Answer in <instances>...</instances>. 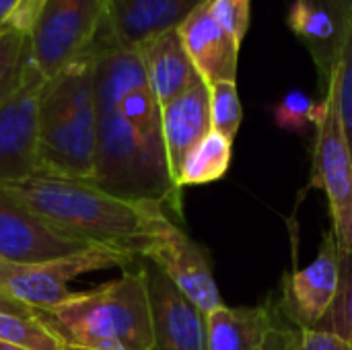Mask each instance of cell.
<instances>
[{"mask_svg": "<svg viewBox=\"0 0 352 350\" xmlns=\"http://www.w3.org/2000/svg\"><path fill=\"white\" fill-rule=\"evenodd\" d=\"M10 198L50 227L93 245L140 250L167 208L151 200H128L105 192L93 182L68 179L37 171L27 179L0 186Z\"/></svg>", "mask_w": 352, "mask_h": 350, "instance_id": "cell-1", "label": "cell"}, {"mask_svg": "<svg viewBox=\"0 0 352 350\" xmlns=\"http://www.w3.org/2000/svg\"><path fill=\"white\" fill-rule=\"evenodd\" d=\"M66 350H151L153 322L144 268H124L116 281L72 293L37 314Z\"/></svg>", "mask_w": 352, "mask_h": 350, "instance_id": "cell-2", "label": "cell"}, {"mask_svg": "<svg viewBox=\"0 0 352 350\" xmlns=\"http://www.w3.org/2000/svg\"><path fill=\"white\" fill-rule=\"evenodd\" d=\"M97 159V105L93 54L87 52L45 80L39 101L37 171L93 182Z\"/></svg>", "mask_w": 352, "mask_h": 350, "instance_id": "cell-3", "label": "cell"}, {"mask_svg": "<svg viewBox=\"0 0 352 350\" xmlns=\"http://www.w3.org/2000/svg\"><path fill=\"white\" fill-rule=\"evenodd\" d=\"M136 262H140L138 256L107 245H95L50 262H10L0 258V295L39 314L68 299L74 293L68 283L76 276L109 268L124 270Z\"/></svg>", "mask_w": 352, "mask_h": 350, "instance_id": "cell-4", "label": "cell"}, {"mask_svg": "<svg viewBox=\"0 0 352 350\" xmlns=\"http://www.w3.org/2000/svg\"><path fill=\"white\" fill-rule=\"evenodd\" d=\"M109 0H47L29 31V54L47 80L82 58L105 17Z\"/></svg>", "mask_w": 352, "mask_h": 350, "instance_id": "cell-5", "label": "cell"}, {"mask_svg": "<svg viewBox=\"0 0 352 350\" xmlns=\"http://www.w3.org/2000/svg\"><path fill=\"white\" fill-rule=\"evenodd\" d=\"M314 186L328 196L332 233L342 252H352V157L338 118L332 80L324 91L316 122Z\"/></svg>", "mask_w": 352, "mask_h": 350, "instance_id": "cell-6", "label": "cell"}, {"mask_svg": "<svg viewBox=\"0 0 352 350\" xmlns=\"http://www.w3.org/2000/svg\"><path fill=\"white\" fill-rule=\"evenodd\" d=\"M140 260L153 264L204 316L223 305L206 252L173 221L161 219L140 250Z\"/></svg>", "mask_w": 352, "mask_h": 350, "instance_id": "cell-7", "label": "cell"}, {"mask_svg": "<svg viewBox=\"0 0 352 350\" xmlns=\"http://www.w3.org/2000/svg\"><path fill=\"white\" fill-rule=\"evenodd\" d=\"M45 78L27 56L16 91L0 105V186L37 173L39 101Z\"/></svg>", "mask_w": 352, "mask_h": 350, "instance_id": "cell-8", "label": "cell"}, {"mask_svg": "<svg viewBox=\"0 0 352 350\" xmlns=\"http://www.w3.org/2000/svg\"><path fill=\"white\" fill-rule=\"evenodd\" d=\"M340 283V248L332 229L324 235L316 260L285 276L283 297L276 303L280 316L295 326L318 328L332 309Z\"/></svg>", "mask_w": 352, "mask_h": 350, "instance_id": "cell-9", "label": "cell"}, {"mask_svg": "<svg viewBox=\"0 0 352 350\" xmlns=\"http://www.w3.org/2000/svg\"><path fill=\"white\" fill-rule=\"evenodd\" d=\"M204 0H109L93 45L138 50L148 39L177 29Z\"/></svg>", "mask_w": 352, "mask_h": 350, "instance_id": "cell-10", "label": "cell"}, {"mask_svg": "<svg viewBox=\"0 0 352 350\" xmlns=\"http://www.w3.org/2000/svg\"><path fill=\"white\" fill-rule=\"evenodd\" d=\"M95 248L70 237L10 198L0 190V258L10 262H50Z\"/></svg>", "mask_w": 352, "mask_h": 350, "instance_id": "cell-11", "label": "cell"}, {"mask_svg": "<svg viewBox=\"0 0 352 350\" xmlns=\"http://www.w3.org/2000/svg\"><path fill=\"white\" fill-rule=\"evenodd\" d=\"M151 301V350H208L206 316L188 301L153 264H142Z\"/></svg>", "mask_w": 352, "mask_h": 350, "instance_id": "cell-12", "label": "cell"}, {"mask_svg": "<svg viewBox=\"0 0 352 350\" xmlns=\"http://www.w3.org/2000/svg\"><path fill=\"white\" fill-rule=\"evenodd\" d=\"M177 33L198 76L206 85L237 78L241 47L214 21L208 0L198 4L184 19V23L177 27Z\"/></svg>", "mask_w": 352, "mask_h": 350, "instance_id": "cell-13", "label": "cell"}, {"mask_svg": "<svg viewBox=\"0 0 352 350\" xmlns=\"http://www.w3.org/2000/svg\"><path fill=\"white\" fill-rule=\"evenodd\" d=\"M210 130V97L204 80L196 83L192 89L161 107L165 161L175 188L184 159Z\"/></svg>", "mask_w": 352, "mask_h": 350, "instance_id": "cell-14", "label": "cell"}, {"mask_svg": "<svg viewBox=\"0 0 352 350\" xmlns=\"http://www.w3.org/2000/svg\"><path fill=\"white\" fill-rule=\"evenodd\" d=\"M278 305L268 301L256 307H227L206 314L208 350H264L276 324Z\"/></svg>", "mask_w": 352, "mask_h": 350, "instance_id": "cell-15", "label": "cell"}, {"mask_svg": "<svg viewBox=\"0 0 352 350\" xmlns=\"http://www.w3.org/2000/svg\"><path fill=\"white\" fill-rule=\"evenodd\" d=\"M138 52L144 62L148 85L161 107L202 80L186 54L177 29L148 39Z\"/></svg>", "mask_w": 352, "mask_h": 350, "instance_id": "cell-16", "label": "cell"}, {"mask_svg": "<svg viewBox=\"0 0 352 350\" xmlns=\"http://www.w3.org/2000/svg\"><path fill=\"white\" fill-rule=\"evenodd\" d=\"M287 25L309 50L316 70H318L320 89L324 93L332 80L334 68L338 64L340 47L346 35L338 29L334 17L328 10L299 2V0L291 2Z\"/></svg>", "mask_w": 352, "mask_h": 350, "instance_id": "cell-17", "label": "cell"}, {"mask_svg": "<svg viewBox=\"0 0 352 350\" xmlns=\"http://www.w3.org/2000/svg\"><path fill=\"white\" fill-rule=\"evenodd\" d=\"M233 140L210 130L184 159L177 175V188L186 186H206L225 177L231 165Z\"/></svg>", "mask_w": 352, "mask_h": 350, "instance_id": "cell-18", "label": "cell"}, {"mask_svg": "<svg viewBox=\"0 0 352 350\" xmlns=\"http://www.w3.org/2000/svg\"><path fill=\"white\" fill-rule=\"evenodd\" d=\"M0 342L29 350H66L60 336L39 318L0 311Z\"/></svg>", "mask_w": 352, "mask_h": 350, "instance_id": "cell-19", "label": "cell"}, {"mask_svg": "<svg viewBox=\"0 0 352 350\" xmlns=\"http://www.w3.org/2000/svg\"><path fill=\"white\" fill-rule=\"evenodd\" d=\"M208 97H210V128L223 134L225 138L235 140L243 120V109H241L235 80H221L208 85Z\"/></svg>", "mask_w": 352, "mask_h": 350, "instance_id": "cell-20", "label": "cell"}, {"mask_svg": "<svg viewBox=\"0 0 352 350\" xmlns=\"http://www.w3.org/2000/svg\"><path fill=\"white\" fill-rule=\"evenodd\" d=\"M336 334L352 347V252L340 250V283L338 293L326 320L314 328Z\"/></svg>", "mask_w": 352, "mask_h": 350, "instance_id": "cell-21", "label": "cell"}, {"mask_svg": "<svg viewBox=\"0 0 352 350\" xmlns=\"http://www.w3.org/2000/svg\"><path fill=\"white\" fill-rule=\"evenodd\" d=\"M29 56V37L25 33L0 31V105L16 91Z\"/></svg>", "mask_w": 352, "mask_h": 350, "instance_id": "cell-22", "label": "cell"}, {"mask_svg": "<svg viewBox=\"0 0 352 350\" xmlns=\"http://www.w3.org/2000/svg\"><path fill=\"white\" fill-rule=\"evenodd\" d=\"M332 87H334V95H336L340 126H342L344 140L349 144L352 157V25L346 31V37L340 47L338 64L332 74Z\"/></svg>", "mask_w": 352, "mask_h": 350, "instance_id": "cell-23", "label": "cell"}, {"mask_svg": "<svg viewBox=\"0 0 352 350\" xmlns=\"http://www.w3.org/2000/svg\"><path fill=\"white\" fill-rule=\"evenodd\" d=\"M318 116H320V103H316L303 91H289L274 107L276 124L291 132H303L311 124L316 126Z\"/></svg>", "mask_w": 352, "mask_h": 350, "instance_id": "cell-24", "label": "cell"}, {"mask_svg": "<svg viewBox=\"0 0 352 350\" xmlns=\"http://www.w3.org/2000/svg\"><path fill=\"white\" fill-rule=\"evenodd\" d=\"M250 2L252 0H208L210 14L239 47L250 29Z\"/></svg>", "mask_w": 352, "mask_h": 350, "instance_id": "cell-25", "label": "cell"}, {"mask_svg": "<svg viewBox=\"0 0 352 350\" xmlns=\"http://www.w3.org/2000/svg\"><path fill=\"white\" fill-rule=\"evenodd\" d=\"M45 2L47 0H16V6L10 12L4 29H12V31L29 35V31L33 29V25H35L39 12L43 10Z\"/></svg>", "mask_w": 352, "mask_h": 350, "instance_id": "cell-26", "label": "cell"}, {"mask_svg": "<svg viewBox=\"0 0 352 350\" xmlns=\"http://www.w3.org/2000/svg\"><path fill=\"white\" fill-rule=\"evenodd\" d=\"M297 350H352V347L346 344L342 338H338L336 334L314 330V328H303L299 330Z\"/></svg>", "mask_w": 352, "mask_h": 350, "instance_id": "cell-27", "label": "cell"}, {"mask_svg": "<svg viewBox=\"0 0 352 350\" xmlns=\"http://www.w3.org/2000/svg\"><path fill=\"white\" fill-rule=\"evenodd\" d=\"M297 342H299V330L291 326L278 311L276 324L266 340L264 350H297Z\"/></svg>", "mask_w": 352, "mask_h": 350, "instance_id": "cell-28", "label": "cell"}, {"mask_svg": "<svg viewBox=\"0 0 352 350\" xmlns=\"http://www.w3.org/2000/svg\"><path fill=\"white\" fill-rule=\"evenodd\" d=\"M299 2H305V4H311V6H318V8H324L328 10L338 29L346 35V31L351 29L352 25V0H299Z\"/></svg>", "mask_w": 352, "mask_h": 350, "instance_id": "cell-29", "label": "cell"}, {"mask_svg": "<svg viewBox=\"0 0 352 350\" xmlns=\"http://www.w3.org/2000/svg\"><path fill=\"white\" fill-rule=\"evenodd\" d=\"M0 311H10V314H23V316H37L35 311L27 309L25 305H21V303H14V301L6 299V297H2V295H0Z\"/></svg>", "mask_w": 352, "mask_h": 350, "instance_id": "cell-30", "label": "cell"}, {"mask_svg": "<svg viewBox=\"0 0 352 350\" xmlns=\"http://www.w3.org/2000/svg\"><path fill=\"white\" fill-rule=\"evenodd\" d=\"M14 6H16V0H0V31L4 29V25H6L10 12L14 10Z\"/></svg>", "mask_w": 352, "mask_h": 350, "instance_id": "cell-31", "label": "cell"}, {"mask_svg": "<svg viewBox=\"0 0 352 350\" xmlns=\"http://www.w3.org/2000/svg\"><path fill=\"white\" fill-rule=\"evenodd\" d=\"M0 350H29V349H21V347H10V344H2V342H0Z\"/></svg>", "mask_w": 352, "mask_h": 350, "instance_id": "cell-32", "label": "cell"}]
</instances>
